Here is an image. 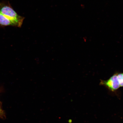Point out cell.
I'll return each mask as SVG.
<instances>
[{"label":"cell","instance_id":"5b68a950","mask_svg":"<svg viewBox=\"0 0 123 123\" xmlns=\"http://www.w3.org/2000/svg\"><path fill=\"white\" fill-rule=\"evenodd\" d=\"M3 111L1 108L0 106V115H2Z\"/></svg>","mask_w":123,"mask_h":123},{"label":"cell","instance_id":"6da1fadb","mask_svg":"<svg viewBox=\"0 0 123 123\" xmlns=\"http://www.w3.org/2000/svg\"><path fill=\"white\" fill-rule=\"evenodd\" d=\"M0 13L12 21L15 27H20L22 25L25 18L18 15L9 2H0Z\"/></svg>","mask_w":123,"mask_h":123},{"label":"cell","instance_id":"7a4b0ae2","mask_svg":"<svg viewBox=\"0 0 123 123\" xmlns=\"http://www.w3.org/2000/svg\"><path fill=\"white\" fill-rule=\"evenodd\" d=\"M117 73H115L107 80H101L100 85L107 87L110 91H116L120 87L117 78Z\"/></svg>","mask_w":123,"mask_h":123},{"label":"cell","instance_id":"277c9868","mask_svg":"<svg viewBox=\"0 0 123 123\" xmlns=\"http://www.w3.org/2000/svg\"><path fill=\"white\" fill-rule=\"evenodd\" d=\"M117 76L120 87H123V73H117Z\"/></svg>","mask_w":123,"mask_h":123},{"label":"cell","instance_id":"3957f363","mask_svg":"<svg viewBox=\"0 0 123 123\" xmlns=\"http://www.w3.org/2000/svg\"><path fill=\"white\" fill-rule=\"evenodd\" d=\"M7 26L15 27V24L12 21L0 13V26L5 27Z\"/></svg>","mask_w":123,"mask_h":123}]
</instances>
